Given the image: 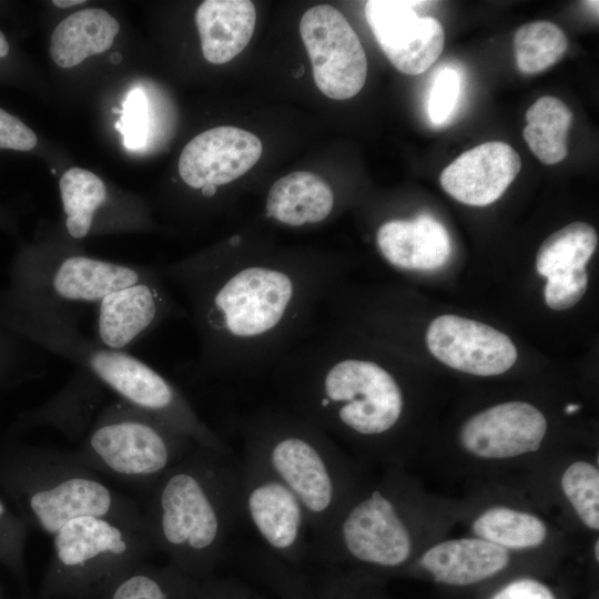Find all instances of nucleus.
<instances>
[{"mask_svg": "<svg viewBox=\"0 0 599 599\" xmlns=\"http://www.w3.org/2000/svg\"><path fill=\"white\" fill-rule=\"evenodd\" d=\"M158 270L185 297L199 372L237 378L270 373L315 325L343 275L328 255L257 247L241 234Z\"/></svg>", "mask_w": 599, "mask_h": 599, "instance_id": "1", "label": "nucleus"}, {"mask_svg": "<svg viewBox=\"0 0 599 599\" xmlns=\"http://www.w3.org/2000/svg\"><path fill=\"white\" fill-rule=\"evenodd\" d=\"M270 375L278 406L333 439L393 459L405 412L403 387L390 368L351 346L345 327L316 322Z\"/></svg>", "mask_w": 599, "mask_h": 599, "instance_id": "2", "label": "nucleus"}, {"mask_svg": "<svg viewBox=\"0 0 599 599\" xmlns=\"http://www.w3.org/2000/svg\"><path fill=\"white\" fill-rule=\"evenodd\" d=\"M154 550L193 579L214 575L242 519L238 458L195 445L149 489L142 508Z\"/></svg>", "mask_w": 599, "mask_h": 599, "instance_id": "3", "label": "nucleus"}, {"mask_svg": "<svg viewBox=\"0 0 599 599\" xmlns=\"http://www.w3.org/2000/svg\"><path fill=\"white\" fill-rule=\"evenodd\" d=\"M71 306L11 291L0 300V322L77 364L119 398L163 419L197 445L231 453V446L195 412L170 379L126 351L87 337Z\"/></svg>", "mask_w": 599, "mask_h": 599, "instance_id": "4", "label": "nucleus"}, {"mask_svg": "<svg viewBox=\"0 0 599 599\" xmlns=\"http://www.w3.org/2000/svg\"><path fill=\"white\" fill-rule=\"evenodd\" d=\"M243 450L258 458L301 501L309 540L322 535L364 485L354 463L322 429L276 405L240 425Z\"/></svg>", "mask_w": 599, "mask_h": 599, "instance_id": "5", "label": "nucleus"}, {"mask_svg": "<svg viewBox=\"0 0 599 599\" xmlns=\"http://www.w3.org/2000/svg\"><path fill=\"white\" fill-rule=\"evenodd\" d=\"M405 487L396 470L374 486L364 484L329 527L309 540L308 561L336 572L405 566L415 550Z\"/></svg>", "mask_w": 599, "mask_h": 599, "instance_id": "6", "label": "nucleus"}, {"mask_svg": "<svg viewBox=\"0 0 599 599\" xmlns=\"http://www.w3.org/2000/svg\"><path fill=\"white\" fill-rule=\"evenodd\" d=\"M195 445L163 419L119 398L99 410L69 454L95 473L150 489Z\"/></svg>", "mask_w": 599, "mask_h": 599, "instance_id": "7", "label": "nucleus"}, {"mask_svg": "<svg viewBox=\"0 0 599 599\" xmlns=\"http://www.w3.org/2000/svg\"><path fill=\"white\" fill-rule=\"evenodd\" d=\"M146 532L98 516H80L52 536L42 599H97L153 551Z\"/></svg>", "mask_w": 599, "mask_h": 599, "instance_id": "8", "label": "nucleus"}, {"mask_svg": "<svg viewBox=\"0 0 599 599\" xmlns=\"http://www.w3.org/2000/svg\"><path fill=\"white\" fill-rule=\"evenodd\" d=\"M17 486L30 521L50 536L80 516L105 517L145 531L142 508L69 451H33L18 469Z\"/></svg>", "mask_w": 599, "mask_h": 599, "instance_id": "9", "label": "nucleus"}, {"mask_svg": "<svg viewBox=\"0 0 599 599\" xmlns=\"http://www.w3.org/2000/svg\"><path fill=\"white\" fill-rule=\"evenodd\" d=\"M158 268L100 260L78 252H34L12 271L13 290L52 303H98L109 293L151 278Z\"/></svg>", "mask_w": 599, "mask_h": 599, "instance_id": "10", "label": "nucleus"}, {"mask_svg": "<svg viewBox=\"0 0 599 599\" xmlns=\"http://www.w3.org/2000/svg\"><path fill=\"white\" fill-rule=\"evenodd\" d=\"M238 491L241 517L252 526L264 549L293 567L308 562L309 528L301 501L246 450L238 458Z\"/></svg>", "mask_w": 599, "mask_h": 599, "instance_id": "11", "label": "nucleus"}, {"mask_svg": "<svg viewBox=\"0 0 599 599\" xmlns=\"http://www.w3.org/2000/svg\"><path fill=\"white\" fill-rule=\"evenodd\" d=\"M300 33L309 55L316 87L326 97L346 100L356 95L367 77V58L347 19L329 4L308 9Z\"/></svg>", "mask_w": 599, "mask_h": 599, "instance_id": "12", "label": "nucleus"}, {"mask_svg": "<svg viewBox=\"0 0 599 599\" xmlns=\"http://www.w3.org/2000/svg\"><path fill=\"white\" fill-rule=\"evenodd\" d=\"M424 1L369 0L365 18L383 52L402 73H424L440 55L445 33L434 17H420Z\"/></svg>", "mask_w": 599, "mask_h": 599, "instance_id": "13", "label": "nucleus"}, {"mask_svg": "<svg viewBox=\"0 0 599 599\" xmlns=\"http://www.w3.org/2000/svg\"><path fill=\"white\" fill-rule=\"evenodd\" d=\"M97 342L125 351L169 318L186 316L159 273L118 288L98 303Z\"/></svg>", "mask_w": 599, "mask_h": 599, "instance_id": "14", "label": "nucleus"}, {"mask_svg": "<svg viewBox=\"0 0 599 599\" xmlns=\"http://www.w3.org/2000/svg\"><path fill=\"white\" fill-rule=\"evenodd\" d=\"M426 344L446 366L476 376L500 375L517 359V349L506 334L453 314L440 315L429 324Z\"/></svg>", "mask_w": 599, "mask_h": 599, "instance_id": "15", "label": "nucleus"}, {"mask_svg": "<svg viewBox=\"0 0 599 599\" xmlns=\"http://www.w3.org/2000/svg\"><path fill=\"white\" fill-rule=\"evenodd\" d=\"M545 415L526 402H505L485 408L463 424L461 448L485 460H507L537 451L547 433Z\"/></svg>", "mask_w": 599, "mask_h": 599, "instance_id": "16", "label": "nucleus"}, {"mask_svg": "<svg viewBox=\"0 0 599 599\" xmlns=\"http://www.w3.org/2000/svg\"><path fill=\"white\" fill-rule=\"evenodd\" d=\"M263 152L253 133L235 126H216L194 136L182 150L179 173L194 190L229 184L251 170Z\"/></svg>", "mask_w": 599, "mask_h": 599, "instance_id": "17", "label": "nucleus"}, {"mask_svg": "<svg viewBox=\"0 0 599 599\" xmlns=\"http://www.w3.org/2000/svg\"><path fill=\"white\" fill-rule=\"evenodd\" d=\"M521 169L518 153L509 144L491 141L456 158L440 174V185L456 201L486 206L496 202Z\"/></svg>", "mask_w": 599, "mask_h": 599, "instance_id": "18", "label": "nucleus"}, {"mask_svg": "<svg viewBox=\"0 0 599 599\" xmlns=\"http://www.w3.org/2000/svg\"><path fill=\"white\" fill-rule=\"evenodd\" d=\"M375 241L383 258L404 271L438 268L451 254L446 227L428 214L388 220L378 226Z\"/></svg>", "mask_w": 599, "mask_h": 599, "instance_id": "19", "label": "nucleus"}, {"mask_svg": "<svg viewBox=\"0 0 599 599\" xmlns=\"http://www.w3.org/2000/svg\"><path fill=\"white\" fill-rule=\"evenodd\" d=\"M510 552L478 537L443 540L426 549L419 565L436 581L450 586H468L502 571Z\"/></svg>", "mask_w": 599, "mask_h": 599, "instance_id": "20", "label": "nucleus"}, {"mask_svg": "<svg viewBox=\"0 0 599 599\" xmlns=\"http://www.w3.org/2000/svg\"><path fill=\"white\" fill-rule=\"evenodd\" d=\"M256 11L250 0H205L195 11L204 58L223 64L241 53L255 28Z\"/></svg>", "mask_w": 599, "mask_h": 599, "instance_id": "21", "label": "nucleus"}, {"mask_svg": "<svg viewBox=\"0 0 599 599\" xmlns=\"http://www.w3.org/2000/svg\"><path fill=\"white\" fill-rule=\"evenodd\" d=\"M335 209L331 185L319 175L292 172L274 182L265 200V216L280 224L301 227L326 221Z\"/></svg>", "mask_w": 599, "mask_h": 599, "instance_id": "22", "label": "nucleus"}, {"mask_svg": "<svg viewBox=\"0 0 599 599\" xmlns=\"http://www.w3.org/2000/svg\"><path fill=\"white\" fill-rule=\"evenodd\" d=\"M119 31V22L105 10L89 8L74 12L54 28L50 55L58 67H75L88 57L109 50Z\"/></svg>", "mask_w": 599, "mask_h": 599, "instance_id": "23", "label": "nucleus"}, {"mask_svg": "<svg viewBox=\"0 0 599 599\" xmlns=\"http://www.w3.org/2000/svg\"><path fill=\"white\" fill-rule=\"evenodd\" d=\"M197 580L170 562L142 561L129 569L97 599H195Z\"/></svg>", "mask_w": 599, "mask_h": 599, "instance_id": "24", "label": "nucleus"}, {"mask_svg": "<svg viewBox=\"0 0 599 599\" xmlns=\"http://www.w3.org/2000/svg\"><path fill=\"white\" fill-rule=\"evenodd\" d=\"M525 116L522 135L530 151L547 165L562 161L568 154L570 109L558 98L544 95L528 108Z\"/></svg>", "mask_w": 599, "mask_h": 599, "instance_id": "25", "label": "nucleus"}, {"mask_svg": "<svg viewBox=\"0 0 599 599\" xmlns=\"http://www.w3.org/2000/svg\"><path fill=\"white\" fill-rule=\"evenodd\" d=\"M59 189L68 235L74 240L90 235L110 201L105 184L88 170L71 167L61 176Z\"/></svg>", "mask_w": 599, "mask_h": 599, "instance_id": "26", "label": "nucleus"}, {"mask_svg": "<svg viewBox=\"0 0 599 599\" xmlns=\"http://www.w3.org/2000/svg\"><path fill=\"white\" fill-rule=\"evenodd\" d=\"M475 537L510 550L538 548L548 536L546 522L538 516L507 506H493L471 522Z\"/></svg>", "mask_w": 599, "mask_h": 599, "instance_id": "27", "label": "nucleus"}, {"mask_svg": "<svg viewBox=\"0 0 599 599\" xmlns=\"http://www.w3.org/2000/svg\"><path fill=\"white\" fill-rule=\"evenodd\" d=\"M101 387L88 373L85 378L71 380L41 408L43 422L69 437L83 438L99 413L97 407L101 402Z\"/></svg>", "mask_w": 599, "mask_h": 599, "instance_id": "28", "label": "nucleus"}, {"mask_svg": "<svg viewBox=\"0 0 599 599\" xmlns=\"http://www.w3.org/2000/svg\"><path fill=\"white\" fill-rule=\"evenodd\" d=\"M598 235L585 222H573L549 235L539 246L536 270L545 277L586 267L595 253Z\"/></svg>", "mask_w": 599, "mask_h": 599, "instance_id": "29", "label": "nucleus"}, {"mask_svg": "<svg viewBox=\"0 0 599 599\" xmlns=\"http://www.w3.org/2000/svg\"><path fill=\"white\" fill-rule=\"evenodd\" d=\"M517 68L527 74L558 62L568 49L565 32L554 22L534 21L517 29L514 38Z\"/></svg>", "mask_w": 599, "mask_h": 599, "instance_id": "30", "label": "nucleus"}, {"mask_svg": "<svg viewBox=\"0 0 599 599\" xmlns=\"http://www.w3.org/2000/svg\"><path fill=\"white\" fill-rule=\"evenodd\" d=\"M560 487L579 520L599 529V469L588 460H575L561 474Z\"/></svg>", "mask_w": 599, "mask_h": 599, "instance_id": "31", "label": "nucleus"}, {"mask_svg": "<svg viewBox=\"0 0 599 599\" xmlns=\"http://www.w3.org/2000/svg\"><path fill=\"white\" fill-rule=\"evenodd\" d=\"M461 77L450 68L441 69L435 77L427 98V114L434 125H444L459 103Z\"/></svg>", "mask_w": 599, "mask_h": 599, "instance_id": "32", "label": "nucleus"}, {"mask_svg": "<svg viewBox=\"0 0 599 599\" xmlns=\"http://www.w3.org/2000/svg\"><path fill=\"white\" fill-rule=\"evenodd\" d=\"M587 286L586 267L555 273L547 277L544 290L545 303L554 311L569 309L581 300Z\"/></svg>", "mask_w": 599, "mask_h": 599, "instance_id": "33", "label": "nucleus"}, {"mask_svg": "<svg viewBox=\"0 0 599 599\" xmlns=\"http://www.w3.org/2000/svg\"><path fill=\"white\" fill-rule=\"evenodd\" d=\"M121 114L119 132L123 135L124 146L130 150L143 148L146 143L149 120L146 94L142 89L134 88L128 93Z\"/></svg>", "mask_w": 599, "mask_h": 599, "instance_id": "34", "label": "nucleus"}, {"mask_svg": "<svg viewBox=\"0 0 599 599\" xmlns=\"http://www.w3.org/2000/svg\"><path fill=\"white\" fill-rule=\"evenodd\" d=\"M195 599H267L233 578L212 575L197 580Z\"/></svg>", "mask_w": 599, "mask_h": 599, "instance_id": "35", "label": "nucleus"}, {"mask_svg": "<svg viewBox=\"0 0 599 599\" xmlns=\"http://www.w3.org/2000/svg\"><path fill=\"white\" fill-rule=\"evenodd\" d=\"M35 133L21 120L0 109V149L29 151L37 145Z\"/></svg>", "mask_w": 599, "mask_h": 599, "instance_id": "36", "label": "nucleus"}, {"mask_svg": "<svg viewBox=\"0 0 599 599\" xmlns=\"http://www.w3.org/2000/svg\"><path fill=\"white\" fill-rule=\"evenodd\" d=\"M23 527L7 510L0 500V556L13 566L21 564Z\"/></svg>", "mask_w": 599, "mask_h": 599, "instance_id": "37", "label": "nucleus"}, {"mask_svg": "<svg viewBox=\"0 0 599 599\" xmlns=\"http://www.w3.org/2000/svg\"><path fill=\"white\" fill-rule=\"evenodd\" d=\"M491 599H556V597L541 581L520 578L504 586Z\"/></svg>", "mask_w": 599, "mask_h": 599, "instance_id": "38", "label": "nucleus"}, {"mask_svg": "<svg viewBox=\"0 0 599 599\" xmlns=\"http://www.w3.org/2000/svg\"><path fill=\"white\" fill-rule=\"evenodd\" d=\"M200 191H201V194H202L203 197L212 199V197H214L216 195L217 187L215 185L207 184V185L203 186Z\"/></svg>", "mask_w": 599, "mask_h": 599, "instance_id": "39", "label": "nucleus"}, {"mask_svg": "<svg viewBox=\"0 0 599 599\" xmlns=\"http://www.w3.org/2000/svg\"><path fill=\"white\" fill-rule=\"evenodd\" d=\"M85 1L83 0H54L52 3L59 8H70L77 4H81Z\"/></svg>", "mask_w": 599, "mask_h": 599, "instance_id": "40", "label": "nucleus"}, {"mask_svg": "<svg viewBox=\"0 0 599 599\" xmlns=\"http://www.w3.org/2000/svg\"><path fill=\"white\" fill-rule=\"evenodd\" d=\"M8 52H9L8 41L6 37L3 35V33L0 31V58L6 57Z\"/></svg>", "mask_w": 599, "mask_h": 599, "instance_id": "41", "label": "nucleus"}, {"mask_svg": "<svg viewBox=\"0 0 599 599\" xmlns=\"http://www.w3.org/2000/svg\"><path fill=\"white\" fill-rule=\"evenodd\" d=\"M122 57L120 53L118 52H114L111 54V58L110 60L113 62V63H119L121 61Z\"/></svg>", "mask_w": 599, "mask_h": 599, "instance_id": "42", "label": "nucleus"}, {"mask_svg": "<svg viewBox=\"0 0 599 599\" xmlns=\"http://www.w3.org/2000/svg\"><path fill=\"white\" fill-rule=\"evenodd\" d=\"M599 541L598 539H596V542H595V546H593V552H595V557H596V560L598 561L599 560Z\"/></svg>", "mask_w": 599, "mask_h": 599, "instance_id": "43", "label": "nucleus"}, {"mask_svg": "<svg viewBox=\"0 0 599 599\" xmlns=\"http://www.w3.org/2000/svg\"><path fill=\"white\" fill-rule=\"evenodd\" d=\"M579 408V406L575 405V404H570L566 407V412L567 413H572V412H576L577 409Z\"/></svg>", "mask_w": 599, "mask_h": 599, "instance_id": "44", "label": "nucleus"}, {"mask_svg": "<svg viewBox=\"0 0 599 599\" xmlns=\"http://www.w3.org/2000/svg\"><path fill=\"white\" fill-rule=\"evenodd\" d=\"M303 73H304V65H301L300 69L295 72L294 77L295 78L302 77Z\"/></svg>", "mask_w": 599, "mask_h": 599, "instance_id": "45", "label": "nucleus"}, {"mask_svg": "<svg viewBox=\"0 0 599 599\" xmlns=\"http://www.w3.org/2000/svg\"><path fill=\"white\" fill-rule=\"evenodd\" d=\"M112 111H113V113H115V114H121V113H122V110H120V109L116 108V106H114V108L112 109Z\"/></svg>", "mask_w": 599, "mask_h": 599, "instance_id": "46", "label": "nucleus"}, {"mask_svg": "<svg viewBox=\"0 0 599 599\" xmlns=\"http://www.w3.org/2000/svg\"><path fill=\"white\" fill-rule=\"evenodd\" d=\"M114 128H115V130H118V131L121 130V123H120V121L115 122Z\"/></svg>", "mask_w": 599, "mask_h": 599, "instance_id": "47", "label": "nucleus"}]
</instances>
